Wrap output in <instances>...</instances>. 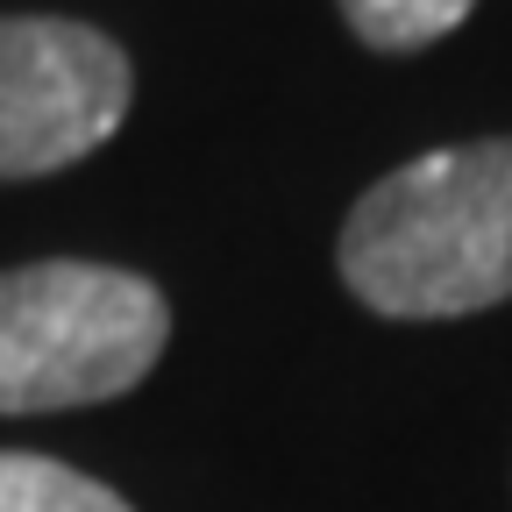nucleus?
Masks as SVG:
<instances>
[{
	"instance_id": "nucleus-1",
	"label": "nucleus",
	"mask_w": 512,
	"mask_h": 512,
	"mask_svg": "<svg viewBox=\"0 0 512 512\" xmlns=\"http://www.w3.org/2000/svg\"><path fill=\"white\" fill-rule=\"evenodd\" d=\"M342 278L392 320H456L512 299V136L427 150L377 178L342 228Z\"/></svg>"
},
{
	"instance_id": "nucleus-2",
	"label": "nucleus",
	"mask_w": 512,
	"mask_h": 512,
	"mask_svg": "<svg viewBox=\"0 0 512 512\" xmlns=\"http://www.w3.org/2000/svg\"><path fill=\"white\" fill-rule=\"evenodd\" d=\"M171 306L150 278L114 264L0 271V413H64L121 399L157 370Z\"/></svg>"
},
{
	"instance_id": "nucleus-3",
	"label": "nucleus",
	"mask_w": 512,
	"mask_h": 512,
	"mask_svg": "<svg viewBox=\"0 0 512 512\" xmlns=\"http://www.w3.org/2000/svg\"><path fill=\"white\" fill-rule=\"evenodd\" d=\"M128 121V57L93 22L0 15V178L93 157Z\"/></svg>"
},
{
	"instance_id": "nucleus-4",
	"label": "nucleus",
	"mask_w": 512,
	"mask_h": 512,
	"mask_svg": "<svg viewBox=\"0 0 512 512\" xmlns=\"http://www.w3.org/2000/svg\"><path fill=\"white\" fill-rule=\"evenodd\" d=\"M0 512H136V505L114 498L107 484H93L86 470L57 463V456L0 448Z\"/></svg>"
},
{
	"instance_id": "nucleus-5",
	"label": "nucleus",
	"mask_w": 512,
	"mask_h": 512,
	"mask_svg": "<svg viewBox=\"0 0 512 512\" xmlns=\"http://www.w3.org/2000/svg\"><path fill=\"white\" fill-rule=\"evenodd\" d=\"M477 0H342L349 29L370 43V50H427L456 29Z\"/></svg>"
}]
</instances>
